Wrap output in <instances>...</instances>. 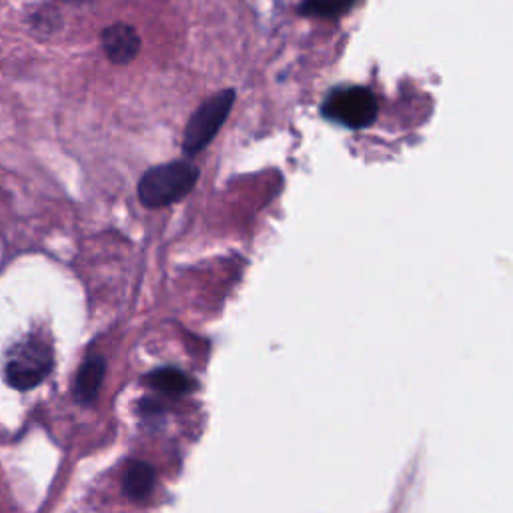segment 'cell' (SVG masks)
<instances>
[{
    "label": "cell",
    "mask_w": 513,
    "mask_h": 513,
    "mask_svg": "<svg viewBox=\"0 0 513 513\" xmlns=\"http://www.w3.org/2000/svg\"><path fill=\"white\" fill-rule=\"evenodd\" d=\"M199 181V169L187 161H173L147 171L139 183V199L149 209L167 207L183 199Z\"/></svg>",
    "instance_id": "1"
},
{
    "label": "cell",
    "mask_w": 513,
    "mask_h": 513,
    "mask_svg": "<svg viewBox=\"0 0 513 513\" xmlns=\"http://www.w3.org/2000/svg\"><path fill=\"white\" fill-rule=\"evenodd\" d=\"M235 103V91L227 89L205 101L195 115L189 119L185 137H183V151L189 157L199 155L207 149V145L215 139L223 123L227 121Z\"/></svg>",
    "instance_id": "2"
},
{
    "label": "cell",
    "mask_w": 513,
    "mask_h": 513,
    "mask_svg": "<svg viewBox=\"0 0 513 513\" xmlns=\"http://www.w3.org/2000/svg\"><path fill=\"white\" fill-rule=\"evenodd\" d=\"M323 115L347 129H365L377 119V99L365 87L337 89L325 99Z\"/></svg>",
    "instance_id": "3"
},
{
    "label": "cell",
    "mask_w": 513,
    "mask_h": 513,
    "mask_svg": "<svg viewBox=\"0 0 513 513\" xmlns=\"http://www.w3.org/2000/svg\"><path fill=\"white\" fill-rule=\"evenodd\" d=\"M53 367V353L51 349L41 341H27L13 349L7 367L5 377L7 383L19 391H29L37 387Z\"/></svg>",
    "instance_id": "4"
},
{
    "label": "cell",
    "mask_w": 513,
    "mask_h": 513,
    "mask_svg": "<svg viewBox=\"0 0 513 513\" xmlns=\"http://www.w3.org/2000/svg\"><path fill=\"white\" fill-rule=\"evenodd\" d=\"M103 49L115 65H129L141 51V39L129 25H113L103 33Z\"/></svg>",
    "instance_id": "5"
},
{
    "label": "cell",
    "mask_w": 513,
    "mask_h": 513,
    "mask_svg": "<svg viewBox=\"0 0 513 513\" xmlns=\"http://www.w3.org/2000/svg\"><path fill=\"white\" fill-rule=\"evenodd\" d=\"M105 371H107V361L101 355H95L81 365L77 381H75L77 401L93 403L99 397V391H101V385L105 379Z\"/></svg>",
    "instance_id": "6"
},
{
    "label": "cell",
    "mask_w": 513,
    "mask_h": 513,
    "mask_svg": "<svg viewBox=\"0 0 513 513\" xmlns=\"http://www.w3.org/2000/svg\"><path fill=\"white\" fill-rule=\"evenodd\" d=\"M157 481V473L153 465L145 461H131L123 475V491L131 499H145Z\"/></svg>",
    "instance_id": "7"
},
{
    "label": "cell",
    "mask_w": 513,
    "mask_h": 513,
    "mask_svg": "<svg viewBox=\"0 0 513 513\" xmlns=\"http://www.w3.org/2000/svg\"><path fill=\"white\" fill-rule=\"evenodd\" d=\"M147 383L167 395H185L189 391L195 389V381L183 373L181 369L175 367H165V369H157L153 373L147 375Z\"/></svg>",
    "instance_id": "8"
},
{
    "label": "cell",
    "mask_w": 513,
    "mask_h": 513,
    "mask_svg": "<svg viewBox=\"0 0 513 513\" xmlns=\"http://www.w3.org/2000/svg\"><path fill=\"white\" fill-rule=\"evenodd\" d=\"M343 11H347L345 0H303L301 5V13L309 15V17H337Z\"/></svg>",
    "instance_id": "9"
},
{
    "label": "cell",
    "mask_w": 513,
    "mask_h": 513,
    "mask_svg": "<svg viewBox=\"0 0 513 513\" xmlns=\"http://www.w3.org/2000/svg\"><path fill=\"white\" fill-rule=\"evenodd\" d=\"M351 3H353V0H345V7L349 9V7H351Z\"/></svg>",
    "instance_id": "10"
},
{
    "label": "cell",
    "mask_w": 513,
    "mask_h": 513,
    "mask_svg": "<svg viewBox=\"0 0 513 513\" xmlns=\"http://www.w3.org/2000/svg\"><path fill=\"white\" fill-rule=\"evenodd\" d=\"M75 3H79V0H75Z\"/></svg>",
    "instance_id": "11"
}]
</instances>
